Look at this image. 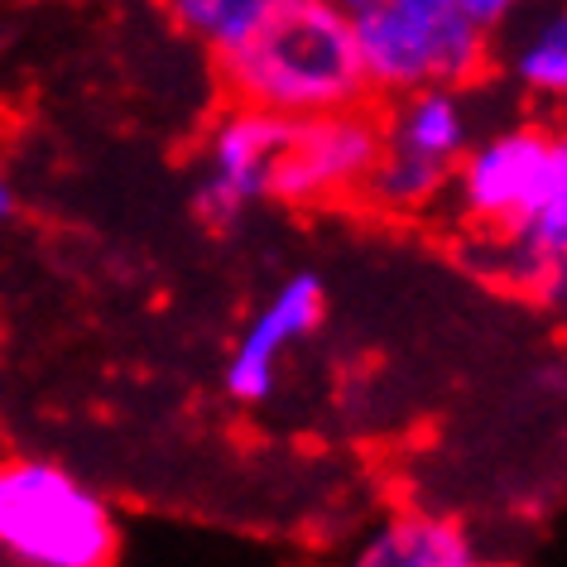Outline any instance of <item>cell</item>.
Here are the masks:
<instances>
[{
	"mask_svg": "<svg viewBox=\"0 0 567 567\" xmlns=\"http://www.w3.org/2000/svg\"><path fill=\"white\" fill-rule=\"evenodd\" d=\"M217 78L231 102L284 121L375 102L365 87L357 34L337 0L269 6V16L236 49L217 53Z\"/></svg>",
	"mask_w": 567,
	"mask_h": 567,
	"instance_id": "obj_1",
	"label": "cell"
},
{
	"mask_svg": "<svg viewBox=\"0 0 567 567\" xmlns=\"http://www.w3.org/2000/svg\"><path fill=\"white\" fill-rule=\"evenodd\" d=\"M357 34L375 102L419 87H476L495 68V34L447 0H337Z\"/></svg>",
	"mask_w": 567,
	"mask_h": 567,
	"instance_id": "obj_2",
	"label": "cell"
},
{
	"mask_svg": "<svg viewBox=\"0 0 567 567\" xmlns=\"http://www.w3.org/2000/svg\"><path fill=\"white\" fill-rule=\"evenodd\" d=\"M0 558L20 567H106L121 524L87 481L39 457L0 462Z\"/></svg>",
	"mask_w": 567,
	"mask_h": 567,
	"instance_id": "obj_3",
	"label": "cell"
},
{
	"mask_svg": "<svg viewBox=\"0 0 567 567\" xmlns=\"http://www.w3.org/2000/svg\"><path fill=\"white\" fill-rule=\"evenodd\" d=\"M476 87H419L390 96L380 111V154L361 183V203L390 217H423L443 203L452 168L476 135Z\"/></svg>",
	"mask_w": 567,
	"mask_h": 567,
	"instance_id": "obj_4",
	"label": "cell"
},
{
	"mask_svg": "<svg viewBox=\"0 0 567 567\" xmlns=\"http://www.w3.org/2000/svg\"><path fill=\"white\" fill-rule=\"evenodd\" d=\"M563 125L548 121H509L501 131L472 135L452 168L447 197L472 231H509L544 197L553 164H558Z\"/></svg>",
	"mask_w": 567,
	"mask_h": 567,
	"instance_id": "obj_5",
	"label": "cell"
},
{
	"mask_svg": "<svg viewBox=\"0 0 567 567\" xmlns=\"http://www.w3.org/2000/svg\"><path fill=\"white\" fill-rule=\"evenodd\" d=\"M375 154H380V102L284 121V140L275 168H269V203L322 207L361 197V183L375 168Z\"/></svg>",
	"mask_w": 567,
	"mask_h": 567,
	"instance_id": "obj_6",
	"label": "cell"
},
{
	"mask_svg": "<svg viewBox=\"0 0 567 567\" xmlns=\"http://www.w3.org/2000/svg\"><path fill=\"white\" fill-rule=\"evenodd\" d=\"M284 140V116L260 106L231 102L212 125L203 145V178H197V217L212 231H231L250 207L269 203V168Z\"/></svg>",
	"mask_w": 567,
	"mask_h": 567,
	"instance_id": "obj_7",
	"label": "cell"
},
{
	"mask_svg": "<svg viewBox=\"0 0 567 567\" xmlns=\"http://www.w3.org/2000/svg\"><path fill=\"white\" fill-rule=\"evenodd\" d=\"M322 313H328V299H322V279L299 269L279 284L275 293L260 303L246 328H240L231 357L221 365V385L231 400L240 404H265L279 385V365L299 342L318 332Z\"/></svg>",
	"mask_w": 567,
	"mask_h": 567,
	"instance_id": "obj_8",
	"label": "cell"
},
{
	"mask_svg": "<svg viewBox=\"0 0 567 567\" xmlns=\"http://www.w3.org/2000/svg\"><path fill=\"white\" fill-rule=\"evenodd\" d=\"M495 39L509 87L544 106H567V0H529L495 30Z\"/></svg>",
	"mask_w": 567,
	"mask_h": 567,
	"instance_id": "obj_9",
	"label": "cell"
},
{
	"mask_svg": "<svg viewBox=\"0 0 567 567\" xmlns=\"http://www.w3.org/2000/svg\"><path fill=\"white\" fill-rule=\"evenodd\" d=\"M361 567H476V534L443 509H394L365 544L351 553Z\"/></svg>",
	"mask_w": 567,
	"mask_h": 567,
	"instance_id": "obj_10",
	"label": "cell"
},
{
	"mask_svg": "<svg viewBox=\"0 0 567 567\" xmlns=\"http://www.w3.org/2000/svg\"><path fill=\"white\" fill-rule=\"evenodd\" d=\"M174 24L188 39H197L212 59L236 49L255 24L269 16V0H164Z\"/></svg>",
	"mask_w": 567,
	"mask_h": 567,
	"instance_id": "obj_11",
	"label": "cell"
},
{
	"mask_svg": "<svg viewBox=\"0 0 567 567\" xmlns=\"http://www.w3.org/2000/svg\"><path fill=\"white\" fill-rule=\"evenodd\" d=\"M509 231H515L524 246H534L538 255H548V260H567V131H563L558 164H553L544 197H538L529 217L519 226H509Z\"/></svg>",
	"mask_w": 567,
	"mask_h": 567,
	"instance_id": "obj_12",
	"label": "cell"
},
{
	"mask_svg": "<svg viewBox=\"0 0 567 567\" xmlns=\"http://www.w3.org/2000/svg\"><path fill=\"white\" fill-rule=\"evenodd\" d=\"M447 6H457L462 16H472L481 30H491V34H495L509 16H515L519 6H529V0H447Z\"/></svg>",
	"mask_w": 567,
	"mask_h": 567,
	"instance_id": "obj_13",
	"label": "cell"
},
{
	"mask_svg": "<svg viewBox=\"0 0 567 567\" xmlns=\"http://www.w3.org/2000/svg\"><path fill=\"white\" fill-rule=\"evenodd\" d=\"M6 217H16V188L0 178V221H6Z\"/></svg>",
	"mask_w": 567,
	"mask_h": 567,
	"instance_id": "obj_14",
	"label": "cell"
},
{
	"mask_svg": "<svg viewBox=\"0 0 567 567\" xmlns=\"http://www.w3.org/2000/svg\"><path fill=\"white\" fill-rule=\"evenodd\" d=\"M269 6H299V0H269Z\"/></svg>",
	"mask_w": 567,
	"mask_h": 567,
	"instance_id": "obj_15",
	"label": "cell"
},
{
	"mask_svg": "<svg viewBox=\"0 0 567 567\" xmlns=\"http://www.w3.org/2000/svg\"><path fill=\"white\" fill-rule=\"evenodd\" d=\"M563 111H567V106H563ZM563 131H567V125H563Z\"/></svg>",
	"mask_w": 567,
	"mask_h": 567,
	"instance_id": "obj_16",
	"label": "cell"
}]
</instances>
